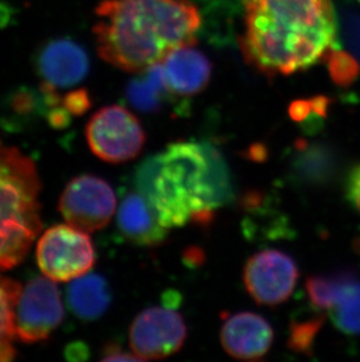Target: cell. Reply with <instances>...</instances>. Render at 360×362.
<instances>
[{
	"label": "cell",
	"instance_id": "cell-1",
	"mask_svg": "<svg viewBox=\"0 0 360 362\" xmlns=\"http://www.w3.org/2000/svg\"><path fill=\"white\" fill-rule=\"evenodd\" d=\"M92 26L100 57L124 72L160 65L171 52L194 46L200 11L192 0H102Z\"/></svg>",
	"mask_w": 360,
	"mask_h": 362
},
{
	"label": "cell",
	"instance_id": "cell-2",
	"mask_svg": "<svg viewBox=\"0 0 360 362\" xmlns=\"http://www.w3.org/2000/svg\"><path fill=\"white\" fill-rule=\"evenodd\" d=\"M246 62L267 76H290L320 62L336 42L330 0H245Z\"/></svg>",
	"mask_w": 360,
	"mask_h": 362
},
{
	"label": "cell",
	"instance_id": "cell-3",
	"mask_svg": "<svg viewBox=\"0 0 360 362\" xmlns=\"http://www.w3.org/2000/svg\"><path fill=\"white\" fill-rule=\"evenodd\" d=\"M135 185L167 229L233 199L228 165L208 142H177L145 158L135 173Z\"/></svg>",
	"mask_w": 360,
	"mask_h": 362
},
{
	"label": "cell",
	"instance_id": "cell-4",
	"mask_svg": "<svg viewBox=\"0 0 360 362\" xmlns=\"http://www.w3.org/2000/svg\"><path fill=\"white\" fill-rule=\"evenodd\" d=\"M40 190L35 162L0 141V271L20 264L40 233Z\"/></svg>",
	"mask_w": 360,
	"mask_h": 362
},
{
	"label": "cell",
	"instance_id": "cell-5",
	"mask_svg": "<svg viewBox=\"0 0 360 362\" xmlns=\"http://www.w3.org/2000/svg\"><path fill=\"white\" fill-rule=\"evenodd\" d=\"M85 137L92 154L112 164L138 156L146 141L138 119L119 105L97 110L87 124Z\"/></svg>",
	"mask_w": 360,
	"mask_h": 362
},
{
	"label": "cell",
	"instance_id": "cell-6",
	"mask_svg": "<svg viewBox=\"0 0 360 362\" xmlns=\"http://www.w3.org/2000/svg\"><path fill=\"white\" fill-rule=\"evenodd\" d=\"M37 262L46 277L55 281H73L95 265V247L85 231L59 224L40 237Z\"/></svg>",
	"mask_w": 360,
	"mask_h": 362
},
{
	"label": "cell",
	"instance_id": "cell-7",
	"mask_svg": "<svg viewBox=\"0 0 360 362\" xmlns=\"http://www.w3.org/2000/svg\"><path fill=\"white\" fill-rule=\"evenodd\" d=\"M65 317L61 293L53 279L35 277L21 290L16 306V334L25 344L44 341Z\"/></svg>",
	"mask_w": 360,
	"mask_h": 362
},
{
	"label": "cell",
	"instance_id": "cell-8",
	"mask_svg": "<svg viewBox=\"0 0 360 362\" xmlns=\"http://www.w3.org/2000/svg\"><path fill=\"white\" fill-rule=\"evenodd\" d=\"M117 206L115 192L103 178L81 175L62 192L59 210L69 226L94 233L108 226Z\"/></svg>",
	"mask_w": 360,
	"mask_h": 362
},
{
	"label": "cell",
	"instance_id": "cell-9",
	"mask_svg": "<svg viewBox=\"0 0 360 362\" xmlns=\"http://www.w3.org/2000/svg\"><path fill=\"white\" fill-rule=\"evenodd\" d=\"M186 335L183 317L171 306L146 308L130 326V347L140 359H164L183 347Z\"/></svg>",
	"mask_w": 360,
	"mask_h": 362
},
{
	"label": "cell",
	"instance_id": "cell-10",
	"mask_svg": "<svg viewBox=\"0 0 360 362\" xmlns=\"http://www.w3.org/2000/svg\"><path fill=\"white\" fill-rule=\"evenodd\" d=\"M295 260L277 250L255 253L244 269V283L258 305L279 306L288 300L299 281Z\"/></svg>",
	"mask_w": 360,
	"mask_h": 362
},
{
	"label": "cell",
	"instance_id": "cell-11",
	"mask_svg": "<svg viewBox=\"0 0 360 362\" xmlns=\"http://www.w3.org/2000/svg\"><path fill=\"white\" fill-rule=\"evenodd\" d=\"M220 340L224 351L235 359L255 361L268 353L274 340V331L261 315L240 312L224 322Z\"/></svg>",
	"mask_w": 360,
	"mask_h": 362
},
{
	"label": "cell",
	"instance_id": "cell-12",
	"mask_svg": "<svg viewBox=\"0 0 360 362\" xmlns=\"http://www.w3.org/2000/svg\"><path fill=\"white\" fill-rule=\"evenodd\" d=\"M37 66L46 83L55 88H68L87 76L89 59L80 45L58 39L44 45L37 55Z\"/></svg>",
	"mask_w": 360,
	"mask_h": 362
},
{
	"label": "cell",
	"instance_id": "cell-13",
	"mask_svg": "<svg viewBox=\"0 0 360 362\" xmlns=\"http://www.w3.org/2000/svg\"><path fill=\"white\" fill-rule=\"evenodd\" d=\"M160 67L165 88L176 95H196L208 87L211 79V62L192 46L171 52Z\"/></svg>",
	"mask_w": 360,
	"mask_h": 362
},
{
	"label": "cell",
	"instance_id": "cell-14",
	"mask_svg": "<svg viewBox=\"0 0 360 362\" xmlns=\"http://www.w3.org/2000/svg\"><path fill=\"white\" fill-rule=\"evenodd\" d=\"M117 226L126 240L140 246L160 245L167 240V229L140 192H128L117 214Z\"/></svg>",
	"mask_w": 360,
	"mask_h": 362
},
{
	"label": "cell",
	"instance_id": "cell-15",
	"mask_svg": "<svg viewBox=\"0 0 360 362\" xmlns=\"http://www.w3.org/2000/svg\"><path fill=\"white\" fill-rule=\"evenodd\" d=\"M112 290L106 278L97 274L75 278L67 287V304L75 317L85 322L101 318L112 304Z\"/></svg>",
	"mask_w": 360,
	"mask_h": 362
},
{
	"label": "cell",
	"instance_id": "cell-16",
	"mask_svg": "<svg viewBox=\"0 0 360 362\" xmlns=\"http://www.w3.org/2000/svg\"><path fill=\"white\" fill-rule=\"evenodd\" d=\"M297 155L292 161L296 178L306 185H325L336 173L337 158L325 146H308L304 141L297 144Z\"/></svg>",
	"mask_w": 360,
	"mask_h": 362
},
{
	"label": "cell",
	"instance_id": "cell-17",
	"mask_svg": "<svg viewBox=\"0 0 360 362\" xmlns=\"http://www.w3.org/2000/svg\"><path fill=\"white\" fill-rule=\"evenodd\" d=\"M21 290L17 281L0 277V362L16 358L14 315Z\"/></svg>",
	"mask_w": 360,
	"mask_h": 362
},
{
	"label": "cell",
	"instance_id": "cell-18",
	"mask_svg": "<svg viewBox=\"0 0 360 362\" xmlns=\"http://www.w3.org/2000/svg\"><path fill=\"white\" fill-rule=\"evenodd\" d=\"M330 313L344 334H360V279L356 274L344 286Z\"/></svg>",
	"mask_w": 360,
	"mask_h": 362
},
{
	"label": "cell",
	"instance_id": "cell-19",
	"mask_svg": "<svg viewBox=\"0 0 360 362\" xmlns=\"http://www.w3.org/2000/svg\"><path fill=\"white\" fill-rule=\"evenodd\" d=\"M351 271H340L328 276H313L306 281V287L311 304L322 311H330L336 304L347 281L354 277Z\"/></svg>",
	"mask_w": 360,
	"mask_h": 362
},
{
	"label": "cell",
	"instance_id": "cell-20",
	"mask_svg": "<svg viewBox=\"0 0 360 362\" xmlns=\"http://www.w3.org/2000/svg\"><path fill=\"white\" fill-rule=\"evenodd\" d=\"M323 324L324 315H315L306 320H292L289 326V349L299 354L313 356V344Z\"/></svg>",
	"mask_w": 360,
	"mask_h": 362
},
{
	"label": "cell",
	"instance_id": "cell-21",
	"mask_svg": "<svg viewBox=\"0 0 360 362\" xmlns=\"http://www.w3.org/2000/svg\"><path fill=\"white\" fill-rule=\"evenodd\" d=\"M160 65L155 66V72L150 73L144 82H135L130 86L128 96L133 106L140 110H155L160 107V89L165 87Z\"/></svg>",
	"mask_w": 360,
	"mask_h": 362
},
{
	"label": "cell",
	"instance_id": "cell-22",
	"mask_svg": "<svg viewBox=\"0 0 360 362\" xmlns=\"http://www.w3.org/2000/svg\"><path fill=\"white\" fill-rule=\"evenodd\" d=\"M329 71L337 85L347 86L357 78L359 66L354 57L345 52H332L330 57Z\"/></svg>",
	"mask_w": 360,
	"mask_h": 362
},
{
	"label": "cell",
	"instance_id": "cell-23",
	"mask_svg": "<svg viewBox=\"0 0 360 362\" xmlns=\"http://www.w3.org/2000/svg\"><path fill=\"white\" fill-rule=\"evenodd\" d=\"M62 106L75 117L87 113L92 108V98L87 89H74L67 93L61 100Z\"/></svg>",
	"mask_w": 360,
	"mask_h": 362
},
{
	"label": "cell",
	"instance_id": "cell-24",
	"mask_svg": "<svg viewBox=\"0 0 360 362\" xmlns=\"http://www.w3.org/2000/svg\"><path fill=\"white\" fill-rule=\"evenodd\" d=\"M344 38L347 40L349 48L357 55L360 62V16L347 14L344 17Z\"/></svg>",
	"mask_w": 360,
	"mask_h": 362
},
{
	"label": "cell",
	"instance_id": "cell-25",
	"mask_svg": "<svg viewBox=\"0 0 360 362\" xmlns=\"http://www.w3.org/2000/svg\"><path fill=\"white\" fill-rule=\"evenodd\" d=\"M345 194L352 206L360 214V163L354 165L347 175Z\"/></svg>",
	"mask_w": 360,
	"mask_h": 362
},
{
	"label": "cell",
	"instance_id": "cell-26",
	"mask_svg": "<svg viewBox=\"0 0 360 362\" xmlns=\"http://www.w3.org/2000/svg\"><path fill=\"white\" fill-rule=\"evenodd\" d=\"M46 119L52 128L54 129H65L68 128L72 122V114L66 110L65 107H52L46 113Z\"/></svg>",
	"mask_w": 360,
	"mask_h": 362
},
{
	"label": "cell",
	"instance_id": "cell-27",
	"mask_svg": "<svg viewBox=\"0 0 360 362\" xmlns=\"http://www.w3.org/2000/svg\"><path fill=\"white\" fill-rule=\"evenodd\" d=\"M65 359L71 362L87 361L90 356L89 346L83 341L69 342L64 352Z\"/></svg>",
	"mask_w": 360,
	"mask_h": 362
},
{
	"label": "cell",
	"instance_id": "cell-28",
	"mask_svg": "<svg viewBox=\"0 0 360 362\" xmlns=\"http://www.w3.org/2000/svg\"><path fill=\"white\" fill-rule=\"evenodd\" d=\"M136 354H130L123 351L116 344H109L102 352V361H140Z\"/></svg>",
	"mask_w": 360,
	"mask_h": 362
},
{
	"label": "cell",
	"instance_id": "cell-29",
	"mask_svg": "<svg viewBox=\"0 0 360 362\" xmlns=\"http://www.w3.org/2000/svg\"><path fill=\"white\" fill-rule=\"evenodd\" d=\"M313 114L311 100H297L289 107V115L296 122H303Z\"/></svg>",
	"mask_w": 360,
	"mask_h": 362
},
{
	"label": "cell",
	"instance_id": "cell-30",
	"mask_svg": "<svg viewBox=\"0 0 360 362\" xmlns=\"http://www.w3.org/2000/svg\"><path fill=\"white\" fill-rule=\"evenodd\" d=\"M183 258L184 263L186 264L187 267H197L204 263L205 255L203 250L191 246L190 249H187L184 253Z\"/></svg>",
	"mask_w": 360,
	"mask_h": 362
},
{
	"label": "cell",
	"instance_id": "cell-31",
	"mask_svg": "<svg viewBox=\"0 0 360 362\" xmlns=\"http://www.w3.org/2000/svg\"><path fill=\"white\" fill-rule=\"evenodd\" d=\"M265 156H267V151L263 146L256 144V146L249 148L248 158H252L254 161H263L265 160Z\"/></svg>",
	"mask_w": 360,
	"mask_h": 362
},
{
	"label": "cell",
	"instance_id": "cell-32",
	"mask_svg": "<svg viewBox=\"0 0 360 362\" xmlns=\"http://www.w3.org/2000/svg\"><path fill=\"white\" fill-rule=\"evenodd\" d=\"M354 251L358 253L360 256V237L357 240H354Z\"/></svg>",
	"mask_w": 360,
	"mask_h": 362
}]
</instances>
